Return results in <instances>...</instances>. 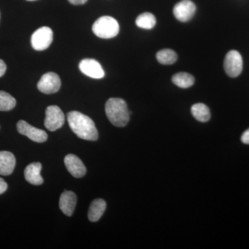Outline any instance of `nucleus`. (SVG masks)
<instances>
[{
    "mask_svg": "<svg viewBox=\"0 0 249 249\" xmlns=\"http://www.w3.org/2000/svg\"><path fill=\"white\" fill-rule=\"evenodd\" d=\"M67 121L70 128L79 138L93 142L98 139L97 129L89 116L79 111H72L67 114Z\"/></svg>",
    "mask_w": 249,
    "mask_h": 249,
    "instance_id": "obj_1",
    "label": "nucleus"
},
{
    "mask_svg": "<svg viewBox=\"0 0 249 249\" xmlns=\"http://www.w3.org/2000/svg\"><path fill=\"white\" fill-rule=\"evenodd\" d=\"M106 113L111 124L116 127H124L129 123L130 111L122 98H109L106 104Z\"/></svg>",
    "mask_w": 249,
    "mask_h": 249,
    "instance_id": "obj_2",
    "label": "nucleus"
},
{
    "mask_svg": "<svg viewBox=\"0 0 249 249\" xmlns=\"http://www.w3.org/2000/svg\"><path fill=\"white\" fill-rule=\"evenodd\" d=\"M93 34L100 38L109 39L116 37L119 33V24L110 16L98 18L92 26Z\"/></svg>",
    "mask_w": 249,
    "mask_h": 249,
    "instance_id": "obj_3",
    "label": "nucleus"
},
{
    "mask_svg": "<svg viewBox=\"0 0 249 249\" xmlns=\"http://www.w3.org/2000/svg\"><path fill=\"white\" fill-rule=\"evenodd\" d=\"M224 68L228 76L231 78L240 76L243 70V60L241 54L235 50L228 52L224 59Z\"/></svg>",
    "mask_w": 249,
    "mask_h": 249,
    "instance_id": "obj_4",
    "label": "nucleus"
},
{
    "mask_svg": "<svg viewBox=\"0 0 249 249\" xmlns=\"http://www.w3.org/2000/svg\"><path fill=\"white\" fill-rule=\"evenodd\" d=\"M53 31L49 27L39 28L31 36V45L36 51L48 49L53 41Z\"/></svg>",
    "mask_w": 249,
    "mask_h": 249,
    "instance_id": "obj_5",
    "label": "nucleus"
},
{
    "mask_svg": "<svg viewBox=\"0 0 249 249\" xmlns=\"http://www.w3.org/2000/svg\"><path fill=\"white\" fill-rule=\"evenodd\" d=\"M45 114V126L49 131L57 130L65 124V114L58 106H49L46 109Z\"/></svg>",
    "mask_w": 249,
    "mask_h": 249,
    "instance_id": "obj_6",
    "label": "nucleus"
},
{
    "mask_svg": "<svg viewBox=\"0 0 249 249\" xmlns=\"http://www.w3.org/2000/svg\"><path fill=\"white\" fill-rule=\"evenodd\" d=\"M37 89L45 94L58 92L61 87V80L57 73L48 72L41 77L37 85Z\"/></svg>",
    "mask_w": 249,
    "mask_h": 249,
    "instance_id": "obj_7",
    "label": "nucleus"
},
{
    "mask_svg": "<svg viewBox=\"0 0 249 249\" xmlns=\"http://www.w3.org/2000/svg\"><path fill=\"white\" fill-rule=\"evenodd\" d=\"M17 129L19 134L26 136L34 142H44L48 139V135L45 131L36 128L24 121H18Z\"/></svg>",
    "mask_w": 249,
    "mask_h": 249,
    "instance_id": "obj_8",
    "label": "nucleus"
},
{
    "mask_svg": "<svg viewBox=\"0 0 249 249\" xmlns=\"http://www.w3.org/2000/svg\"><path fill=\"white\" fill-rule=\"evenodd\" d=\"M196 6L191 0H182L175 5L173 9L175 17L180 22L191 20L196 14Z\"/></svg>",
    "mask_w": 249,
    "mask_h": 249,
    "instance_id": "obj_9",
    "label": "nucleus"
},
{
    "mask_svg": "<svg viewBox=\"0 0 249 249\" xmlns=\"http://www.w3.org/2000/svg\"><path fill=\"white\" fill-rule=\"evenodd\" d=\"M79 69L82 73L95 79H101L105 76L102 66L94 59H83L80 62Z\"/></svg>",
    "mask_w": 249,
    "mask_h": 249,
    "instance_id": "obj_10",
    "label": "nucleus"
},
{
    "mask_svg": "<svg viewBox=\"0 0 249 249\" xmlns=\"http://www.w3.org/2000/svg\"><path fill=\"white\" fill-rule=\"evenodd\" d=\"M65 165L72 176L76 178H81L87 173L86 167L77 156L70 154L65 158Z\"/></svg>",
    "mask_w": 249,
    "mask_h": 249,
    "instance_id": "obj_11",
    "label": "nucleus"
},
{
    "mask_svg": "<svg viewBox=\"0 0 249 249\" xmlns=\"http://www.w3.org/2000/svg\"><path fill=\"white\" fill-rule=\"evenodd\" d=\"M77 203V196L73 192L65 191L60 197L59 206L65 215L72 216L75 211Z\"/></svg>",
    "mask_w": 249,
    "mask_h": 249,
    "instance_id": "obj_12",
    "label": "nucleus"
},
{
    "mask_svg": "<svg viewBox=\"0 0 249 249\" xmlns=\"http://www.w3.org/2000/svg\"><path fill=\"white\" fill-rule=\"evenodd\" d=\"M42 164L39 162L32 163L27 165L24 170V178L31 184L39 186L43 183V178L40 175Z\"/></svg>",
    "mask_w": 249,
    "mask_h": 249,
    "instance_id": "obj_13",
    "label": "nucleus"
},
{
    "mask_svg": "<svg viewBox=\"0 0 249 249\" xmlns=\"http://www.w3.org/2000/svg\"><path fill=\"white\" fill-rule=\"evenodd\" d=\"M16 158L14 154L7 151L0 152V175H11L16 167Z\"/></svg>",
    "mask_w": 249,
    "mask_h": 249,
    "instance_id": "obj_14",
    "label": "nucleus"
},
{
    "mask_svg": "<svg viewBox=\"0 0 249 249\" xmlns=\"http://www.w3.org/2000/svg\"><path fill=\"white\" fill-rule=\"evenodd\" d=\"M106 201L102 199H96L93 200L90 204L89 211H88V218L89 221L96 222L101 219L103 213L106 210Z\"/></svg>",
    "mask_w": 249,
    "mask_h": 249,
    "instance_id": "obj_15",
    "label": "nucleus"
},
{
    "mask_svg": "<svg viewBox=\"0 0 249 249\" xmlns=\"http://www.w3.org/2000/svg\"><path fill=\"white\" fill-rule=\"evenodd\" d=\"M191 113L195 119L199 122L206 123L211 119V111L209 107L203 103H196L191 107Z\"/></svg>",
    "mask_w": 249,
    "mask_h": 249,
    "instance_id": "obj_16",
    "label": "nucleus"
},
{
    "mask_svg": "<svg viewBox=\"0 0 249 249\" xmlns=\"http://www.w3.org/2000/svg\"><path fill=\"white\" fill-rule=\"evenodd\" d=\"M172 81L178 88H191L195 83L194 76L185 72H180L174 75L172 78Z\"/></svg>",
    "mask_w": 249,
    "mask_h": 249,
    "instance_id": "obj_17",
    "label": "nucleus"
},
{
    "mask_svg": "<svg viewBox=\"0 0 249 249\" xmlns=\"http://www.w3.org/2000/svg\"><path fill=\"white\" fill-rule=\"evenodd\" d=\"M157 23L155 16L150 13H143L137 17L136 24L137 27L143 29H152Z\"/></svg>",
    "mask_w": 249,
    "mask_h": 249,
    "instance_id": "obj_18",
    "label": "nucleus"
},
{
    "mask_svg": "<svg viewBox=\"0 0 249 249\" xmlns=\"http://www.w3.org/2000/svg\"><path fill=\"white\" fill-rule=\"evenodd\" d=\"M157 59L162 65H172L178 60V54L172 49H163L157 52Z\"/></svg>",
    "mask_w": 249,
    "mask_h": 249,
    "instance_id": "obj_19",
    "label": "nucleus"
},
{
    "mask_svg": "<svg viewBox=\"0 0 249 249\" xmlns=\"http://www.w3.org/2000/svg\"><path fill=\"white\" fill-rule=\"evenodd\" d=\"M16 106V99L11 94L4 91H0V111L11 110Z\"/></svg>",
    "mask_w": 249,
    "mask_h": 249,
    "instance_id": "obj_20",
    "label": "nucleus"
},
{
    "mask_svg": "<svg viewBox=\"0 0 249 249\" xmlns=\"http://www.w3.org/2000/svg\"><path fill=\"white\" fill-rule=\"evenodd\" d=\"M241 141L243 143L249 145V128L247 129L241 137Z\"/></svg>",
    "mask_w": 249,
    "mask_h": 249,
    "instance_id": "obj_21",
    "label": "nucleus"
},
{
    "mask_svg": "<svg viewBox=\"0 0 249 249\" xmlns=\"http://www.w3.org/2000/svg\"><path fill=\"white\" fill-rule=\"evenodd\" d=\"M8 185L2 178H0V195L6 192L7 190Z\"/></svg>",
    "mask_w": 249,
    "mask_h": 249,
    "instance_id": "obj_22",
    "label": "nucleus"
},
{
    "mask_svg": "<svg viewBox=\"0 0 249 249\" xmlns=\"http://www.w3.org/2000/svg\"><path fill=\"white\" fill-rule=\"evenodd\" d=\"M6 65L2 60L0 59V78L2 77L6 73Z\"/></svg>",
    "mask_w": 249,
    "mask_h": 249,
    "instance_id": "obj_23",
    "label": "nucleus"
},
{
    "mask_svg": "<svg viewBox=\"0 0 249 249\" xmlns=\"http://www.w3.org/2000/svg\"><path fill=\"white\" fill-rule=\"evenodd\" d=\"M70 3L73 5L84 4L88 1V0H68Z\"/></svg>",
    "mask_w": 249,
    "mask_h": 249,
    "instance_id": "obj_24",
    "label": "nucleus"
},
{
    "mask_svg": "<svg viewBox=\"0 0 249 249\" xmlns=\"http://www.w3.org/2000/svg\"><path fill=\"white\" fill-rule=\"evenodd\" d=\"M27 1H37V0H27Z\"/></svg>",
    "mask_w": 249,
    "mask_h": 249,
    "instance_id": "obj_25",
    "label": "nucleus"
},
{
    "mask_svg": "<svg viewBox=\"0 0 249 249\" xmlns=\"http://www.w3.org/2000/svg\"><path fill=\"white\" fill-rule=\"evenodd\" d=\"M0 19H1V13H0Z\"/></svg>",
    "mask_w": 249,
    "mask_h": 249,
    "instance_id": "obj_26",
    "label": "nucleus"
}]
</instances>
